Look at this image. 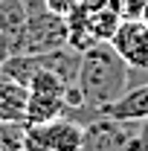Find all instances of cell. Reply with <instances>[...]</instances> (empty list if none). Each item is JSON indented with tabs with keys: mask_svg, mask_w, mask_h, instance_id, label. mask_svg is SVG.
Segmentation results:
<instances>
[{
	"mask_svg": "<svg viewBox=\"0 0 148 151\" xmlns=\"http://www.w3.org/2000/svg\"><path fill=\"white\" fill-rule=\"evenodd\" d=\"M84 99L105 108L108 102L119 99L131 87V64L116 52L111 41H96L81 52V67H78V81Z\"/></svg>",
	"mask_w": 148,
	"mask_h": 151,
	"instance_id": "6da1fadb",
	"label": "cell"
},
{
	"mask_svg": "<svg viewBox=\"0 0 148 151\" xmlns=\"http://www.w3.org/2000/svg\"><path fill=\"white\" fill-rule=\"evenodd\" d=\"M139 122H122L111 116H99L84 125V142L78 151H131Z\"/></svg>",
	"mask_w": 148,
	"mask_h": 151,
	"instance_id": "7a4b0ae2",
	"label": "cell"
},
{
	"mask_svg": "<svg viewBox=\"0 0 148 151\" xmlns=\"http://www.w3.org/2000/svg\"><path fill=\"white\" fill-rule=\"evenodd\" d=\"M111 44L134 70H148V26L139 18H122Z\"/></svg>",
	"mask_w": 148,
	"mask_h": 151,
	"instance_id": "3957f363",
	"label": "cell"
},
{
	"mask_svg": "<svg viewBox=\"0 0 148 151\" xmlns=\"http://www.w3.org/2000/svg\"><path fill=\"white\" fill-rule=\"evenodd\" d=\"M102 116L122 119V122H142V119H148V81L134 84L119 99L108 102L102 108Z\"/></svg>",
	"mask_w": 148,
	"mask_h": 151,
	"instance_id": "277c9868",
	"label": "cell"
},
{
	"mask_svg": "<svg viewBox=\"0 0 148 151\" xmlns=\"http://www.w3.org/2000/svg\"><path fill=\"white\" fill-rule=\"evenodd\" d=\"M26 99L29 87L0 78V125L6 122H26Z\"/></svg>",
	"mask_w": 148,
	"mask_h": 151,
	"instance_id": "5b68a950",
	"label": "cell"
},
{
	"mask_svg": "<svg viewBox=\"0 0 148 151\" xmlns=\"http://www.w3.org/2000/svg\"><path fill=\"white\" fill-rule=\"evenodd\" d=\"M67 105H64V93H41V90H29L26 99V122L29 125H44L52 122L58 116H64Z\"/></svg>",
	"mask_w": 148,
	"mask_h": 151,
	"instance_id": "8992f818",
	"label": "cell"
},
{
	"mask_svg": "<svg viewBox=\"0 0 148 151\" xmlns=\"http://www.w3.org/2000/svg\"><path fill=\"white\" fill-rule=\"evenodd\" d=\"M84 18H87V26H90L96 41H111L113 32L122 23V12H116L111 3H102V6H93V9L84 6Z\"/></svg>",
	"mask_w": 148,
	"mask_h": 151,
	"instance_id": "52a82bcc",
	"label": "cell"
},
{
	"mask_svg": "<svg viewBox=\"0 0 148 151\" xmlns=\"http://www.w3.org/2000/svg\"><path fill=\"white\" fill-rule=\"evenodd\" d=\"M26 26V0H0V32H6L12 41V52L15 44L23 35Z\"/></svg>",
	"mask_w": 148,
	"mask_h": 151,
	"instance_id": "ba28073f",
	"label": "cell"
},
{
	"mask_svg": "<svg viewBox=\"0 0 148 151\" xmlns=\"http://www.w3.org/2000/svg\"><path fill=\"white\" fill-rule=\"evenodd\" d=\"M44 3H47L50 12H55V15H61V18H70L75 9L81 6V0H44Z\"/></svg>",
	"mask_w": 148,
	"mask_h": 151,
	"instance_id": "9c48e42d",
	"label": "cell"
},
{
	"mask_svg": "<svg viewBox=\"0 0 148 151\" xmlns=\"http://www.w3.org/2000/svg\"><path fill=\"white\" fill-rule=\"evenodd\" d=\"M131 151H148V119L139 122L137 137H134V142H131Z\"/></svg>",
	"mask_w": 148,
	"mask_h": 151,
	"instance_id": "30bf717a",
	"label": "cell"
},
{
	"mask_svg": "<svg viewBox=\"0 0 148 151\" xmlns=\"http://www.w3.org/2000/svg\"><path fill=\"white\" fill-rule=\"evenodd\" d=\"M9 55H12V41H9L6 32H0V67H3V61Z\"/></svg>",
	"mask_w": 148,
	"mask_h": 151,
	"instance_id": "8fae6325",
	"label": "cell"
},
{
	"mask_svg": "<svg viewBox=\"0 0 148 151\" xmlns=\"http://www.w3.org/2000/svg\"><path fill=\"white\" fill-rule=\"evenodd\" d=\"M139 20L148 26V0H142V9H139Z\"/></svg>",
	"mask_w": 148,
	"mask_h": 151,
	"instance_id": "7c38bea8",
	"label": "cell"
}]
</instances>
